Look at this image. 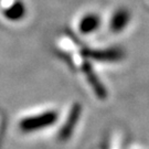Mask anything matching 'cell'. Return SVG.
Returning a JSON list of instances; mask_svg holds the SVG:
<instances>
[{
  "instance_id": "7a4b0ae2",
  "label": "cell",
  "mask_w": 149,
  "mask_h": 149,
  "mask_svg": "<svg viewBox=\"0 0 149 149\" xmlns=\"http://www.w3.org/2000/svg\"><path fill=\"white\" fill-rule=\"evenodd\" d=\"M81 112H82V107H81L80 104L75 103L74 105H72L69 114H68V117H66L65 122L63 123L62 127L60 128L59 130L60 140H62V141L68 140L72 136L77 123L80 120Z\"/></svg>"
},
{
  "instance_id": "5b68a950",
  "label": "cell",
  "mask_w": 149,
  "mask_h": 149,
  "mask_svg": "<svg viewBox=\"0 0 149 149\" xmlns=\"http://www.w3.org/2000/svg\"><path fill=\"white\" fill-rule=\"evenodd\" d=\"M129 21H130V12L125 8H119L113 13L109 22V28L113 32L118 33L126 29Z\"/></svg>"
},
{
  "instance_id": "52a82bcc",
  "label": "cell",
  "mask_w": 149,
  "mask_h": 149,
  "mask_svg": "<svg viewBox=\"0 0 149 149\" xmlns=\"http://www.w3.org/2000/svg\"><path fill=\"white\" fill-rule=\"evenodd\" d=\"M23 13H24V7H23L22 3L20 2V3H16V5L13 6L10 10H9L8 17L11 18V19H13V20H17V19L21 18V17L23 16Z\"/></svg>"
},
{
  "instance_id": "8992f818",
  "label": "cell",
  "mask_w": 149,
  "mask_h": 149,
  "mask_svg": "<svg viewBox=\"0 0 149 149\" xmlns=\"http://www.w3.org/2000/svg\"><path fill=\"white\" fill-rule=\"evenodd\" d=\"M100 26H101V18L96 13H86L80 19L77 28L81 33L90 34L95 32Z\"/></svg>"
},
{
  "instance_id": "3957f363",
  "label": "cell",
  "mask_w": 149,
  "mask_h": 149,
  "mask_svg": "<svg viewBox=\"0 0 149 149\" xmlns=\"http://www.w3.org/2000/svg\"><path fill=\"white\" fill-rule=\"evenodd\" d=\"M80 68L82 70V72L84 73V75H85L86 81L92 86L94 94L100 100H105L107 96L106 88H105V86L103 85L101 80L97 77V75L95 74V72H94V70L92 68V65L90 63H87L86 61H84V60H81Z\"/></svg>"
},
{
  "instance_id": "277c9868",
  "label": "cell",
  "mask_w": 149,
  "mask_h": 149,
  "mask_svg": "<svg viewBox=\"0 0 149 149\" xmlns=\"http://www.w3.org/2000/svg\"><path fill=\"white\" fill-rule=\"evenodd\" d=\"M83 55L88 56L95 61L102 62H116L123 59L124 52L118 48L109 49H85Z\"/></svg>"
},
{
  "instance_id": "6da1fadb",
  "label": "cell",
  "mask_w": 149,
  "mask_h": 149,
  "mask_svg": "<svg viewBox=\"0 0 149 149\" xmlns=\"http://www.w3.org/2000/svg\"><path fill=\"white\" fill-rule=\"evenodd\" d=\"M56 120H58V112L48 111V112L41 113L39 115L23 119L21 123V127L26 132L39 130V129L52 126Z\"/></svg>"
}]
</instances>
